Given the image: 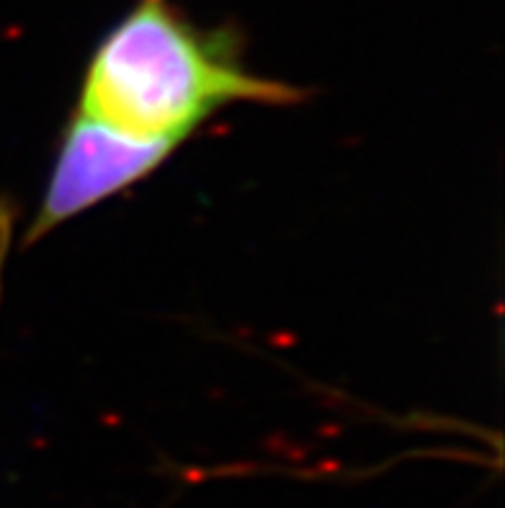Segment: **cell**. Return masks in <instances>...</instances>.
Segmentation results:
<instances>
[{"mask_svg": "<svg viewBox=\"0 0 505 508\" xmlns=\"http://www.w3.org/2000/svg\"><path fill=\"white\" fill-rule=\"evenodd\" d=\"M175 147L178 142L129 135L75 112L62 135L26 243H39L62 222L147 178Z\"/></svg>", "mask_w": 505, "mask_h": 508, "instance_id": "obj_2", "label": "cell"}, {"mask_svg": "<svg viewBox=\"0 0 505 508\" xmlns=\"http://www.w3.org/2000/svg\"><path fill=\"white\" fill-rule=\"evenodd\" d=\"M11 232H13V209L6 201H0V292H3V269L11 248Z\"/></svg>", "mask_w": 505, "mask_h": 508, "instance_id": "obj_3", "label": "cell"}, {"mask_svg": "<svg viewBox=\"0 0 505 508\" xmlns=\"http://www.w3.org/2000/svg\"><path fill=\"white\" fill-rule=\"evenodd\" d=\"M297 101L294 86L248 70L229 36L196 29L170 0H137L98 41L75 112L181 145L229 104Z\"/></svg>", "mask_w": 505, "mask_h": 508, "instance_id": "obj_1", "label": "cell"}]
</instances>
